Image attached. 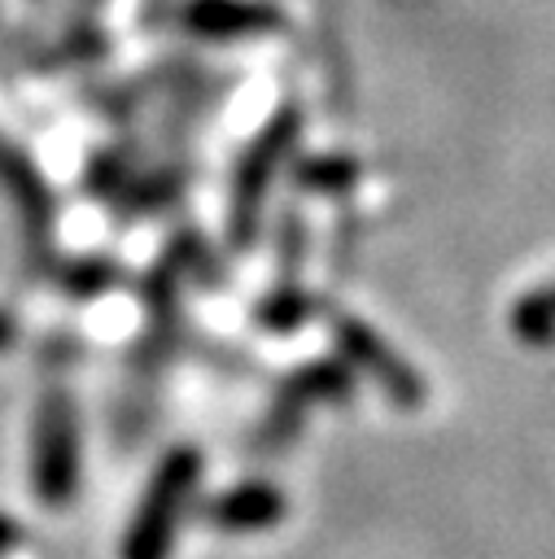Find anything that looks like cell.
<instances>
[{
  "instance_id": "30bf717a",
  "label": "cell",
  "mask_w": 555,
  "mask_h": 559,
  "mask_svg": "<svg viewBox=\"0 0 555 559\" xmlns=\"http://www.w3.org/2000/svg\"><path fill=\"white\" fill-rule=\"evenodd\" d=\"M511 332H516L520 341H529V345L555 341V284L533 288V293H524V297L516 301V310H511Z\"/></svg>"
},
{
  "instance_id": "5bb4252c",
  "label": "cell",
  "mask_w": 555,
  "mask_h": 559,
  "mask_svg": "<svg viewBox=\"0 0 555 559\" xmlns=\"http://www.w3.org/2000/svg\"><path fill=\"white\" fill-rule=\"evenodd\" d=\"M13 341H17V328H13V319H9L4 310H0V354H4V349H9Z\"/></svg>"
},
{
  "instance_id": "7a4b0ae2",
  "label": "cell",
  "mask_w": 555,
  "mask_h": 559,
  "mask_svg": "<svg viewBox=\"0 0 555 559\" xmlns=\"http://www.w3.org/2000/svg\"><path fill=\"white\" fill-rule=\"evenodd\" d=\"M302 135V114L297 109H280L240 153L236 175H232V210H227V236L236 249H249L258 236V218H262V201L275 183V170L284 166L288 148Z\"/></svg>"
},
{
  "instance_id": "9c48e42d",
  "label": "cell",
  "mask_w": 555,
  "mask_h": 559,
  "mask_svg": "<svg viewBox=\"0 0 555 559\" xmlns=\"http://www.w3.org/2000/svg\"><path fill=\"white\" fill-rule=\"evenodd\" d=\"M0 179H4V188L17 197V210H22V218H26V231H31V240L39 245L44 231L52 227V218H57V205H52L44 179L35 175V166H31L17 148H9L4 140H0Z\"/></svg>"
},
{
  "instance_id": "3957f363",
  "label": "cell",
  "mask_w": 555,
  "mask_h": 559,
  "mask_svg": "<svg viewBox=\"0 0 555 559\" xmlns=\"http://www.w3.org/2000/svg\"><path fill=\"white\" fill-rule=\"evenodd\" d=\"M31 485L44 507H70L79 489V411L66 389H48L35 411Z\"/></svg>"
},
{
  "instance_id": "7c38bea8",
  "label": "cell",
  "mask_w": 555,
  "mask_h": 559,
  "mask_svg": "<svg viewBox=\"0 0 555 559\" xmlns=\"http://www.w3.org/2000/svg\"><path fill=\"white\" fill-rule=\"evenodd\" d=\"M114 284H118V266H109L105 258L79 262V266L70 271V280H66V288L79 293V297H96V293H105V288H114Z\"/></svg>"
},
{
  "instance_id": "52a82bcc",
  "label": "cell",
  "mask_w": 555,
  "mask_h": 559,
  "mask_svg": "<svg viewBox=\"0 0 555 559\" xmlns=\"http://www.w3.org/2000/svg\"><path fill=\"white\" fill-rule=\"evenodd\" d=\"M288 502L271 480H245L210 502V524L219 533H267L284 520Z\"/></svg>"
},
{
  "instance_id": "ba28073f",
  "label": "cell",
  "mask_w": 555,
  "mask_h": 559,
  "mask_svg": "<svg viewBox=\"0 0 555 559\" xmlns=\"http://www.w3.org/2000/svg\"><path fill=\"white\" fill-rule=\"evenodd\" d=\"M302 245V223H284V253H280V280H275V288H271V297H262L258 301V323L262 328H271V332H293L302 319H306V310H310V301H306V293H302V284H297V271H293V258L302 253L297 249Z\"/></svg>"
},
{
  "instance_id": "6da1fadb",
  "label": "cell",
  "mask_w": 555,
  "mask_h": 559,
  "mask_svg": "<svg viewBox=\"0 0 555 559\" xmlns=\"http://www.w3.org/2000/svg\"><path fill=\"white\" fill-rule=\"evenodd\" d=\"M201 480V454L197 445H175L149 476V489L122 533L118 559H170L175 533H179V515L192 498Z\"/></svg>"
},
{
  "instance_id": "8fae6325",
  "label": "cell",
  "mask_w": 555,
  "mask_h": 559,
  "mask_svg": "<svg viewBox=\"0 0 555 559\" xmlns=\"http://www.w3.org/2000/svg\"><path fill=\"white\" fill-rule=\"evenodd\" d=\"M293 179L310 192H345L358 183V162L345 157V153H323V157H306L297 162Z\"/></svg>"
},
{
  "instance_id": "5b68a950",
  "label": "cell",
  "mask_w": 555,
  "mask_h": 559,
  "mask_svg": "<svg viewBox=\"0 0 555 559\" xmlns=\"http://www.w3.org/2000/svg\"><path fill=\"white\" fill-rule=\"evenodd\" d=\"M354 397V376L345 362L336 358H319V362H306L302 371H293L280 393H275V406H271V424H267V441H284L297 424H302V411L310 402H350Z\"/></svg>"
},
{
  "instance_id": "4fadbf2b",
  "label": "cell",
  "mask_w": 555,
  "mask_h": 559,
  "mask_svg": "<svg viewBox=\"0 0 555 559\" xmlns=\"http://www.w3.org/2000/svg\"><path fill=\"white\" fill-rule=\"evenodd\" d=\"M22 542H26L22 524H17V520H13L9 511H0V559H4V555H13V550H17Z\"/></svg>"
},
{
  "instance_id": "277c9868",
  "label": "cell",
  "mask_w": 555,
  "mask_h": 559,
  "mask_svg": "<svg viewBox=\"0 0 555 559\" xmlns=\"http://www.w3.org/2000/svg\"><path fill=\"white\" fill-rule=\"evenodd\" d=\"M332 336H336V345L345 349V358L354 362V367H363L367 376H371V384L393 402V406H420L424 402V380H420V371L376 332V328H367L363 319H354V314H332Z\"/></svg>"
},
{
  "instance_id": "8992f818",
  "label": "cell",
  "mask_w": 555,
  "mask_h": 559,
  "mask_svg": "<svg viewBox=\"0 0 555 559\" xmlns=\"http://www.w3.org/2000/svg\"><path fill=\"white\" fill-rule=\"evenodd\" d=\"M184 26L201 39H258L284 26L271 0H188Z\"/></svg>"
}]
</instances>
